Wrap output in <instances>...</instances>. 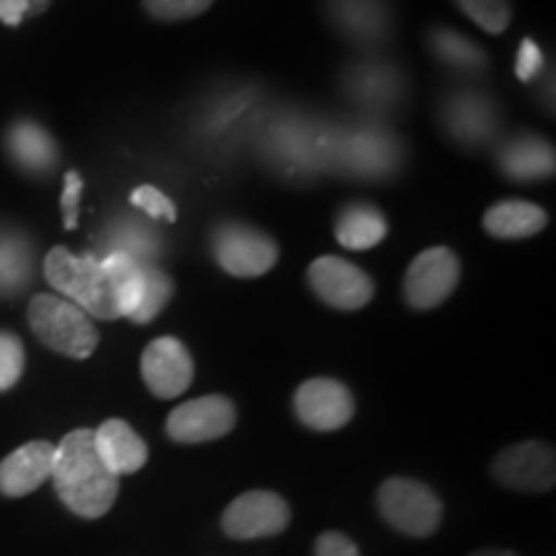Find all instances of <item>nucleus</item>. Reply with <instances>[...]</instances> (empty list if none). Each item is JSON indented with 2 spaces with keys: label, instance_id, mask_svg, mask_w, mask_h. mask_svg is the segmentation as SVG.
Here are the masks:
<instances>
[{
  "label": "nucleus",
  "instance_id": "1",
  "mask_svg": "<svg viewBox=\"0 0 556 556\" xmlns=\"http://www.w3.org/2000/svg\"><path fill=\"white\" fill-rule=\"evenodd\" d=\"M54 492L75 516L103 518L119 497V477L103 467L93 443V430L78 428L54 446Z\"/></svg>",
  "mask_w": 556,
  "mask_h": 556
},
{
  "label": "nucleus",
  "instance_id": "2",
  "mask_svg": "<svg viewBox=\"0 0 556 556\" xmlns=\"http://www.w3.org/2000/svg\"><path fill=\"white\" fill-rule=\"evenodd\" d=\"M402 157L405 152L400 139L371 119L330 131L328 168L336 165L340 173L356 180H387L397 176Z\"/></svg>",
  "mask_w": 556,
  "mask_h": 556
},
{
  "label": "nucleus",
  "instance_id": "3",
  "mask_svg": "<svg viewBox=\"0 0 556 556\" xmlns=\"http://www.w3.org/2000/svg\"><path fill=\"white\" fill-rule=\"evenodd\" d=\"M45 276L60 296L96 319H119V302L111 287L101 258L96 255H75L67 248H52L45 258Z\"/></svg>",
  "mask_w": 556,
  "mask_h": 556
},
{
  "label": "nucleus",
  "instance_id": "4",
  "mask_svg": "<svg viewBox=\"0 0 556 556\" xmlns=\"http://www.w3.org/2000/svg\"><path fill=\"white\" fill-rule=\"evenodd\" d=\"M330 129L323 127L315 116L283 114L270 124L263 139V152L268 163L281 176L307 178L328 168Z\"/></svg>",
  "mask_w": 556,
  "mask_h": 556
},
{
  "label": "nucleus",
  "instance_id": "5",
  "mask_svg": "<svg viewBox=\"0 0 556 556\" xmlns=\"http://www.w3.org/2000/svg\"><path fill=\"white\" fill-rule=\"evenodd\" d=\"M31 332L54 353L88 358L99 348V330L78 304L60 294H37L29 302Z\"/></svg>",
  "mask_w": 556,
  "mask_h": 556
},
{
  "label": "nucleus",
  "instance_id": "6",
  "mask_svg": "<svg viewBox=\"0 0 556 556\" xmlns=\"http://www.w3.org/2000/svg\"><path fill=\"white\" fill-rule=\"evenodd\" d=\"M381 518L394 531L413 539L433 536L443 520L441 497L428 484L409 477H389L377 492Z\"/></svg>",
  "mask_w": 556,
  "mask_h": 556
},
{
  "label": "nucleus",
  "instance_id": "7",
  "mask_svg": "<svg viewBox=\"0 0 556 556\" xmlns=\"http://www.w3.org/2000/svg\"><path fill=\"white\" fill-rule=\"evenodd\" d=\"M212 255L222 270L238 278H258L278 261V245L263 229L245 222H219L212 229Z\"/></svg>",
  "mask_w": 556,
  "mask_h": 556
},
{
  "label": "nucleus",
  "instance_id": "8",
  "mask_svg": "<svg viewBox=\"0 0 556 556\" xmlns=\"http://www.w3.org/2000/svg\"><path fill=\"white\" fill-rule=\"evenodd\" d=\"M462 263L448 248H428L409 263L402 294L413 309H435L454 294Z\"/></svg>",
  "mask_w": 556,
  "mask_h": 556
},
{
  "label": "nucleus",
  "instance_id": "9",
  "mask_svg": "<svg viewBox=\"0 0 556 556\" xmlns=\"http://www.w3.org/2000/svg\"><path fill=\"white\" fill-rule=\"evenodd\" d=\"M289 520V503L281 495L268 490H250L227 505L222 516V531L238 541L268 539L287 531Z\"/></svg>",
  "mask_w": 556,
  "mask_h": 556
},
{
  "label": "nucleus",
  "instance_id": "10",
  "mask_svg": "<svg viewBox=\"0 0 556 556\" xmlns=\"http://www.w3.org/2000/svg\"><path fill=\"white\" fill-rule=\"evenodd\" d=\"M325 16L340 37L361 50H377L392 37L394 13L389 0H323Z\"/></svg>",
  "mask_w": 556,
  "mask_h": 556
},
{
  "label": "nucleus",
  "instance_id": "11",
  "mask_svg": "<svg viewBox=\"0 0 556 556\" xmlns=\"http://www.w3.org/2000/svg\"><path fill=\"white\" fill-rule=\"evenodd\" d=\"M307 281L312 291L328 307L340 312L361 309L374 299L371 276L364 268H358L356 263L338 258V255H325V258L312 261Z\"/></svg>",
  "mask_w": 556,
  "mask_h": 556
},
{
  "label": "nucleus",
  "instance_id": "12",
  "mask_svg": "<svg viewBox=\"0 0 556 556\" xmlns=\"http://www.w3.org/2000/svg\"><path fill=\"white\" fill-rule=\"evenodd\" d=\"M492 477L507 490L546 492L556 484V456L548 443L526 441L500 451L492 462Z\"/></svg>",
  "mask_w": 556,
  "mask_h": 556
},
{
  "label": "nucleus",
  "instance_id": "13",
  "mask_svg": "<svg viewBox=\"0 0 556 556\" xmlns=\"http://www.w3.org/2000/svg\"><path fill=\"white\" fill-rule=\"evenodd\" d=\"M343 75L348 99L356 101L361 109L384 114V111L397 109L405 101V75L392 62L366 58L353 62Z\"/></svg>",
  "mask_w": 556,
  "mask_h": 556
},
{
  "label": "nucleus",
  "instance_id": "14",
  "mask_svg": "<svg viewBox=\"0 0 556 556\" xmlns=\"http://www.w3.org/2000/svg\"><path fill=\"white\" fill-rule=\"evenodd\" d=\"M238 422V409L232 400L222 394H206V397L184 402L168 415V435L176 443H206L225 438Z\"/></svg>",
  "mask_w": 556,
  "mask_h": 556
},
{
  "label": "nucleus",
  "instance_id": "15",
  "mask_svg": "<svg viewBox=\"0 0 556 556\" xmlns=\"http://www.w3.org/2000/svg\"><path fill=\"white\" fill-rule=\"evenodd\" d=\"M294 413L299 422L319 433L340 430L356 415V400L351 389L336 379H309L299 384L294 394Z\"/></svg>",
  "mask_w": 556,
  "mask_h": 556
},
{
  "label": "nucleus",
  "instance_id": "16",
  "mask_svg": "<svg viewBox=\"0 0 556 556\" xmlns=\"http://www.w3.org/2000/svg\"><path fill=\"white\" fill-rule=\"evenodd\" d=\"M441 124L446 135L464 148H482L495 137L500 111L486 96L462 90L441 103Z\"/></svg>",
  "mask_w": 556,
  "mask_h": 556
},
{
  "label": "nucleus",
  "instance_id": "17",
  "mask_svg": "<svg viewBox=\"0 0 556 556\" xmlns=\"http://www.w3.org/2000/svg\"><path fill=\"white\" fill-rule=\"evenodd\" d=\"M142 379L155 397L176 400L193 381V358L178 338H157L142 353Z\"/></svg>",
  "mask_w": 556,
  "mask_h": 556
},
{
  "label": "nucleus",
  "instance_id": "18",
  "mask_svg": "<svg viewBox=\"0 0 556 556\" xmlns=\"http://www.w3.org/2000/svg\"><path fill=\"white\" fill-rule=\"evenodd\" d=\"M54 446L31 441L0 462V492L5 497H26L52 477Z\"/></svg>",
  "mask_w": 556,
  "mask_h": 556
},
{
  "label": "nucleus",
  "instance_id": "19",
  "mask_svg": "<svg viewBox=\"0 0 556 556\" xmlns=\"http://www.w3.org/2000/svg\"><path fill=\"white\" fill-rule=\"evenodd\" d=\"M497 168L516 184H533L554 176V148L539 135H518L500 148Z\"/></svg>",
  "mask_w": 556,
  "mask_h": 556
},
{
  "label": "nucleus",
  "instance_id": "20",
  "mask_svg": "<svg viewBox=\"0 0 556 556\" xmlns=\"http://www.w3.org/2000/svg\"><path fill=\"white\" fill-rule=\"evenodd\" d=\"M93 443L103 467L114 477L135 475L148 464V443L124 420H106L96 428Z\"/></svg>",
  "mask_w": 556,
  "mask_h": 556
},
{
  "label": "nucleus",
  "instance_id": "21",
  "mask_svg": "<svg viewBox=\"0 0 556 556\" xmlns=\"http://www.w3.org/2000/svg\"><path fill=\"white\" fill-rule=\"evenodd\" d=\"M5 148H9L13 163L21 170L34 173V176H45V173L54 170V165L60 160L58 142H54L50 131L41 129L34 122L13 124L9 129V137H5Z\"/></svg>",
  "mask_w": 556,
  "mask_h": 556
},
{
  "label": "nucleus",
  "instance_id": "22",
  "mask_svg": "<svg viewBox=\"0 0 556 556\" xmlns=\"http://www.w3.org/2000/svg\"><path fill=\"white\" fill-rule=\"evenodd\" d=\"M482 225L497 240H526L548 225V214L531 201L505 199L486 208Z\"/></svg>",
  "mask_w": 556,
  "mask_h": 556
},
{
  "label": "nucleus",
  "instance_id": "23",
  "mask_svg": "<svg viewBox=\"0 0 556 556\" xmlns=\"http://www.w3.org/2000/svg\"><path fill=\"white\" fill-rule=\"evenodd\" d=\"M387 217L368 201H348L336 217V240L348 250H371L387 238Z\"/></svg>",
  "mask_w": 556,
  "mask_h": 556
},
{
  "label": "nucleus",
  "instance_id": "24",
  "mask_svg": "<svg viewBox=\"0 0 556 556\" xmlns=\"http://www.w3.org/2000/svg\"><path fill=\"white\" fill-rule=\"evenodd\" d=\"M428 47L441 65L456 70V73H482L490 65L486 52L479 50L475 41L454 29H441L438 26V29L430 31Z\"/></svg>",
  "mask_w": 556,
  "mask_h": 556
},
{
  "label": "nucleus",
  "instance_id": "25",
  "mask_svg": "<svg viewBox=\"0 0 556 556\" xmlns=\"http://www.w3.org/2000/svg\"><path fill=\"white\" fill-rule=\"evenodd\" d=\"M101 263L111 287L116 291V302H119L122 317H129L137 307L139 296H142L144 266L124 253H109L106 258H101Z\"/></svg>",
  "mask_w": 556,
  "mask_h": 556
},
{
  "label": "nucleus",
  "instance_id": "26",
  "mask_svg": "<svg viewBox=\"0 0 556 556\" xmlns=\"http://www.w3.org/2000/svg\"><path fill=\"white\" fill-rule=\"evenodd\" d=\"M116 238L111 253H124L135 258L142 266H157L160 253H163V235L155 227L142 225V222H124L111 232V240Z\"/></svg>",
  "mask_w": 556,
  "mask_h": 556
},
{
  "label": "nucleus",
  "instance_id": "27",
  "mask_svg": "<svg viewBox=\"0 0 556 556\" xmlns=\"http://www.w3.org/2000/svg\"><path fill=\"white\" fill-rule=\"evenodd\" d=\"M170 296H173L170 276L160 266H144L142 296H139L137 307L129 315V319L137 325L152 323V319L165 309V304L170 302Z\"/></svg>",
  "mask_w": 556,
  "mask_h": 556
},
{
  "label": "nucleus",
  "instance_id": "28",
  "mask_svg": "<svg viewBox=\"0 0 556 556\" xmlns=\"http://www.w3.org/2000/svg\"><path fill=\"white\" fill-rule=\"evenodd\" d=\"M31 276V255L29 245L21 240L0 242V294L18 291L29 283Z\"/></svg>",
  "mask_w": 556,
  "mask_h": 556
},
{
  "label": "nucleus",
  "instance_id": "29",
  "mask_svg": "<svg viewBox=\"0 0 556 556\" xmlns=\"http://www.w3.org/2000/svg\"><path fill=\"white\" fill-rule=\"evenodd\" d=\"M456 5L492 37L503 34L513 21L510 0H456Z\"/></svg>",
  "mask_w": 556,
  "mask_h": 556
},
{
  "label": "nucleus",
  "instance_id": "30",
  "mask_svg": "<svg viewBox=\"0 0 556 556\" xmlns=\"http://www.w3.org/2000/svg\"><path fill=\"white\" fill-rule=\"evenodd\" d=\"M24 343L13 332L0 330V392L11 389L24 374Z\"/></svg>",
  "mask_w": 556,
  "mask_h": 556
},
{
  "label": "nucleus",
  "instance_id": "31",
  "mask_svg": "<svg viewBox=\"0 0 556 556\" xmlns=\"http://www.w3.org/2000/svg\"><path fill=\"white\" fill-rule=\"evenodd\" d=\"M144 11L157 21H189L212 9L214 0H142Z\"/></svg>",
  "mask_w": 556,
  "mask_h": 556
},
{
  "label": "nucleus",
  "instance_id": "32",
  "mask_svg": "<svg viewBox=\"0 0 556 556\" xmlns=\"http://www.w3.org/2000/svg\"><path fill=\"white\" fill-rule=\"evenodd\" d=\"M131 204L142 208L150 219H163V222H176L178 208L173 204V199L165 197L163 191L155 189V186H139V189L131 191Z\"/></svg>",
  "mask_w": 556,
  "mask_h": 556
},
{
  "label": "nucleus",
  "instance_id": "33",
  "mask_svg": "<svg viewBox=\"0 0 556 556\" xmlns=\"http://www.w3.org/2000/svg\"><path fill=\"white\" fill-rule=\"evenodd\" d=\"M544 73V52L539 50V45L533 39H523L518 47V60H516V75L520 83L536 80Z\"/></svg>",
  "mask_w": 556,
  "mask_h": 556
},
{
  "label": "nucleus",
  "instance_id": "34",
  "mask_svg": "<svg viewBox=\"0 0 556 556\" xmlns=\"http://www.w3.org/2000/svg\"><path fill=\"white\" fill-rule=\"evenodd\" d=\"M80 197H83V178L78 170H70L65 176V189H62V219H65V229L78 227V212H80Z\"/></svg>",
  "mask_w": 556,
  "mask_h": 556
},
{
  "label": "nucleus",
  "instance_id": "35",
  "mask_svg": "<svg viewBox=\"0 0 556 556\" xmlns=\"http://www.w3.org/2000/svg\"><path fill=\"white\" fill-rule=\"evenodd\" d=\"M315 556H361L356 541L340 531H328L315 541Z\"/></svg>",
  "mask_w": 556,
  "mask_h": 556
},
{
  "label": "nucleus",
  "instance_id": "36",
  "mask_svg": "<svg viewBox=\"0 0 556 556\" xmlns=\"http://www.w3.org/2000/svg\"><path fill=\"white\" fill-rule=\"evenodd\" d=\"M26 13H31L29 0H0V21L5 26H18Z\"/></svg>",
  "mask_w": 556,
  "mask_h": 556
},
{
  "label": "nucleus",
  "instance_id": "37",
  "mask_svg": "<svg viewBox=\"0 0 556 556\" xmlns=\"http://www.w3.org/2000/svg\"><path fill=\"white\" fill-rule=\"evenodd\" d=\"M469 556H520V554L510 552V548H479V552L469 554Z\"/></svg>",
  "mask_w": 556,
  "mask_h": 556
},
{
  "label": "nucleus",
  "instance_id": "38",
  "mask_svg": "<svg viewBox=\"0 0 556 556\" xmlns=\"http://www.w3.org/2000/svg\"><path fill=\"white\" fill-rule=\"evenodd\" d=\"M29 3H31V13H41V11H47L50 0H29Z\"/></svg>",
  "mask_w": 556,
  "mask_h": 556
}]
</instances>
